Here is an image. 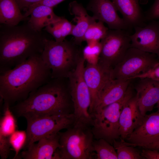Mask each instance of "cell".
Here are the masks:
<instances>
[{
	"instance_id": "1",
	"label": "cell",
	"mask_w": 159,
	"mask_h": 159,
	"mask_svg": "<svg viewBox=\"0 0 159 159\" xmlns=\"http://www.w3.org/2000/svg\"><path fill=\"white\" fill-rule=\"evenodd\" d=\"M51 78V70L41 54L32 56L12 69L0 72L1 99L11 106L26 99Z\"/></svg>"
},
{
	"instance_id": "2",
	"label": "cell",
	"mask_w": 159,
	"mask_h": 159,
	"mask_svg": "<svg viewBox=\"0 0 159 159\" xmlns=\"http://www.w3.org/2000/svg\"><path fill=\"white\" fill-rule=\"evenodd\" d=\"M18 117L25 114L64 115L74 108L68 78H52L31 93L25 100L10 106Z\"/></svg>"
},
{
	"instance_id": "3",
	"label": "cell",
	"mask_w": 159,
	"mask_h": 159,
	"mask_svg": "<svg viewBox=\"0 0 159 159\" xmlns=\"http://www.w3.org/2000/svg\"><path fill=\"white\" fill-rule=\"evenodd\" d=\"M47 39L28 22L0 26V72L10 69L29 58L41 54Z\"/></svg>"
},
{
	"instance_id": "4",
	"label": "cell",
	"mask_w": 159,
	"mask_h": 159,
	"mask_svg": "<svg viewBox=\"0 0 159 159\" xmlns=\"http://www.w3.org/2000/svg\"><path fill=\"white\" fill-rule=\"evenodd\" d=\"M81 46L73 40L61 42L46 39L41 57L51 70L52 78H68L83 56Z\"/></svg>"
},
{
	"instance_id": "5",
	"label": "cell",
	"mask_w": 159,
	"mask_h": 159,
	"mask_svg": "<svg viewBox=\"0 0 159 159\" xmlns=\"http://www.w3.org/2000/svg\"><path fill=\"white\" fill-rule=\"evenodd\" d=\"M59 134L60 146L54 153V159L95 158L91 127L74 125Z\"/></svg>"
},
{
	"instance_id": "6",
	"label": "cell",
	"mask_w": 159,
	"mask_h": 159,
	"mask_svg": "<svg viewBox=\"0 0 159 159\" xmlns=\"http://www.w3.org/2000/svg\"><path fill=\"white\" fill-rule=\"evenodd\" d=\"M131 84L124 96L119 100L92 113L91 130L95 139H103L113 145L120 138L119 118L123 107L134 95Z\"/></svg>"
},
{
	"instance_id": "7",
	"label": "cell",
	"mask_w": 159,
	"mask_h": 159,
	"mask_svg": "<svg viewBox=\"0 0 159 159\" xmlns=\"http://www.w3.org/2000/svg\"><path fill=\"white\" fill-rule=\"evenodd\" d=\"M22 117L27 121V139L24 150L31 144L47 136L56 135L63 129L72 126L73 114L64 115L25 114Z\"/></svg>"
},
{
	"instance_id": "8",
	"label": "cell",
	"mask_w": 159,
	"mask_h": 159,
	"mask_svg": "<svg viewBox=\"0 0 159 159\" xmlns=\"http://www.w3.org/2000/svg\"><path fill=\"white\" fill-rule=\"evenodd\" d=\"M85 61L83 56L80 59L76 69L68 78L74 105V125L91 127L93 120L89 112L91 96L83 75Z\"/></svg>"
},
{
	"instance_id": "9",
	"label": "cell",
	"mask_w": 159,
	"mask_h": 159,
	"mask_svg": "<svg viewBox=\"0 0 159 159\" xmlns=\"http://www.w3.org/2000/svg\"><path fill=\"white\" fill-rule=\"evenodd\" d=\"M159 64L155 54L130 47L122 60L111 70L112 79H134Z\"/></svg>"
},
{
	"instance_id": "10",
	"label": "cell",
	"mask_w": 159,
	"mask_h": 159,
	"mask_svg": "<svg viewBox=\"0 0 159 159\" xmlns=\"http://www.w3.org/2000/svg\"><path fill=\"white\" fill-rule=\"evenodd\" d=\"M130 35L128 30L109 29L100 41L101 51L97 63L112 70L122 60L131 47Z\"/></svg>"
},
{
	"instance_id": "11",
	"label": "cell",
	"mask_w": 159,
	"mask_h": 159,
	"mask_svg": "<svg viewBox=\"0 0 159 159\" xmlns=\"http://www.w3.org/2000/svg\"><path fill=\"white\" fill-rule=\"evenodd\" d=\"M143 27L134 28L131 35V47L156 54L159 58V22L150 21Z\"/></svg>"
},
{
	"instance_id": "12",
	"label": "cell",
	"mask_w": 159,
	"mask_h": 159,
	"mask_svg": "<svg viewBox=\"0 0 159 159\" xmlns=\"http://www.w3.org/2000/svg\"><path fill=\"white\" fill-rule=\"evenodd\" d=\"M87 9L92 12L97 20L106 23L110 29L129 30L123 19L120 18L114 4L110 0H89Z\"/></svg>"
},
{
	"instance_id": "13",
	"label": "cell",
	"mask_w": 159,
	"mask_h": 159,
	"mask_svg": "<svg viewBox=\"0 0 159 159\" xmlns=\"http://www.w3.org/2000/svg\"><path fill=\"white\" fill-rule=\"evenodd\" d=\"M126 140L135 147L159 141V112L146 114L142 124Z\"/></svg>"
},
{
	"instance_id": "14",
	"label": "cell",
	"mask_w": 159,
	"mask_h": 159,
	"mask_svg": "<svg viewBox=\"0 0 159 159\" xmlns=\"http://www.w3.org/2000/svg\"><path fill=\"white\" fill-rule=\"evenodd\" d=\"M111 70L98 63H87L85 66L83 75L90 94L91 102L89 112L91 115L99 93L107 82L112 79Z\"/></svg>"
},
{
	"instance_id": "15",
	"label": "cell",
	"mask_w": 159,
	"mask_h": 159,
	"mask_svg": "<svg viewBox=\"0 0 159 159\" xmlns=\"http://www.w3.org/2000/svg\"><path fill=\"white\" fill-rule=\"evenodd\" d=\"M139 79L134 89L139 109L144 116L159 101V81L148 78Z\"/></svg>"
},
{
	"instance_id": "16",
	"label": "cell",
	"mask_w": 159,
	"mask_h": 159,
	"mask_svg": "<svg viewBox=\"0 0 159 159\" xmlns=\"http://www.w3.org/2000/svg\"><path fill=\"white\" fill-rule=\"evenodd\" d=\"M132 80L111 79L109 80L99 93L91 115L121 99L125 94Z\"/></svg>"
},
{
	"instance_id": "17",
	"label": "cell",
	"mask_w": 159,
	"mask_h": 159,
	"mask_svg": "<svg viewBox=\"0 0 159 159\" xmlns=\"http://www.w3.org/2000/svg\"><path fill=\"white\" fill-rule=\"evenodd\" d=\"M144 116L139 108L135 94L124 105L119 118L120 138L126 140L142 123Z\"/></svg>"
},
{
	"instance_id": "18",
	"label": "cell",
	"mask_w": 159,
	"mask_h": 159,
	"mask_svg": "<svg viewBox=\"0 0 159 159\" xmlns=\"http://www.w3.org/2000/svg\"><path fill=\"white\" fill-rule=\"evenodd\" d=\"M59 132L31 144L21 152V157L24 159H54V153L60 146Z\"/></svg>"
},
{
	"instance_id": "19",
	"label": "cell",
	"mask_w": 159,
	"mask_h": 159,
	"mask_svg": "<svg viewBox=\"0 0 159 159\" xmlns=\"http://www.w3.org/2000/svg\"><path fill=\"white\" fill-rule=\"evenodd\" d=\"M112 1L117 11L122 14L130 30L135 27H143L146 25L145 14L139 5L140 0Z\"/></svg>"
},
{
	"instance_id": "20",
	"label": "cell",
	"mask_w": 159,
	"mask_h": 159,
	"mask_svg": "<svg viewBox=\"0 0 159 159\" xmlns=\"http://www.w3.org/2000/svg\"><path fill=\"white\" fill-rule=\"evenodd\" d=\"M68 10L70 14L74 16L73 20L76 23L71 35L73 37L74 42L81 46L86 31L90 24L96 20L89 15L83 5L76 1L69 4Z\"/></svg>"
},
{
	"instance_id": "21",
	"label": "cell",
	"mask_w": 159,
	"mask_h": 159,
	"mask_svg": "<svg viewBox=\"0 0 159 159\" xmlns=\"http://www.w3.org/2000/svg\"><path fill=\"white\" fill-rule=\"evenodd\" d=\"M53 8L42 4H36L29 7L24 14L30 17L28 21L29 25L35 30L41 32L50 24L59 20L62 17L56 15Z\"/></svg>"
},
{
	"instance_id": "22",
	"label": "cell",
	"mask_w": 159,
	"mask_h": 159,
	"mask_svg": "<svg viewBox=\"0 0 159 159\" xmlns=\"http://www.w3.org/2000/svg\"><path fill=\"white\" fill-rule=\"evenodd\" d=\"M16 0H0V23L8 26L18 25L21 21L28 20L21 12Z\"/></svg>"
},
{
	"instance_id": "23",
	"label": "cell",
	"mask_w": 159,
	"mask_h": 159,
	"mask_svg": "<svg viewBox=\"0 0 159 159\" xmlns=\"http://www.w3.org/2000/svg\"><path fill=\"white\" fill-rule=\"evenodd\" d=\"M120 140H115L113 143L118 159H142L141 152L135 148L132 143Z\"/></svg>"
},
{
	"instance_id": "24",
	"label": "cell",
	"mask_w": 159,
	"mask_h": 159,
	"mask_svg": "<svg viewBox=\"0 0 159 159\" xmlns=\"http://www.w3.org/2000/svg\"><path fill=\"white\" fill-rule=\"evenodd\" d=\"M16 122L10 105L4 102L3 114L0 120V135L9 137L16 130Z\"/></svg>"
},
{
	"instance_id": "25",
	"label": "cell",
	"mask_w": 159,
	"mask_h": 159,
	"mask_svg": "<svg viewBox=\"0 0 159 159\" xmlns=\"http://www.w3.org/2000/svg\"><path fill=\"white\" fill-rule=\"evenodd\" d=\"M93 148L95 152V159H118L113 146L103 139H94Z\"/></svg>"
},
{
	"instance_id": "26",
	"label": "cell",
	"mask_w": 159,
	"mask_h": 159,
	"mask_svg": "<svg viewBox=\"0 0 159 159\" xmlns=\"http://www.w3.org/2000/svg\"><path fill=\"white\" fill-rule=\"evenodd\" d=\"M109 29L102 21L96 20L92 23L86 31L83 41L87 44L100 42L106 36Z\"/></svg>"
},
{
	"instance_id": "27",
	"label": "cell",
	"mask_w": 159,
	"mask_h": 159,
	"mask_svg": "<svg viewBox=\"0 0 159 159\" xmlns=\"http://www.w3.org/2000/svg\"><path fill=\"white\" fill-rule=\"evenodd\" d=\"M101 51L100 42L87 44L82 49L83 56L87 63L97 64L98 62Z\"/></svg>"
},
{
	"instance_id": "28",
	"label": "cell",
	"mask_w": 159,
	"mask_h": 159,
	"mask_svg": "<svg viewBox=\"0 0 159 159\" xmlns=\"http://www.w3.org/2000/svg\"><path fill=\"white\" fill-rule=\"evenodd\" d=\"M26 131L16 130L9 137V142L11 146L15 152L13 159L18 157L20 151L24 148L27 139Z\"/></svg>"
},
{
	"instance_id": "29",
	"label": "cell",
	"mask_w": 159,
	"mask_h": 159,
	"mask_svg": "<svg viewBox=\"0 0 159 159\" xmlns=\"http://www.w3.org/2000/svg\"><path fill=\"white\" fill-rule=\"evenodd\" d=\"M50 24L44 28V30L52 35L54 38L55 41L61 42L64 39L62 37L61 28V20Z\"/></svg>"
},
{
	"instance_id": "30",
	"label": "cell",
	"mask_w": 159,
	"mask_h": 159,
	"mask_svg": "<svg viewBox=\"0 0 159 159\" xmlns=\"http://www.w3.org/2000/svg\"><path fill=\"white\" fill-rule=\"evenodd\" d=\"M9 137L0 135V155L1 159H6L9 156L11 146Z\"/></svg>"
},
{
	"instance_id": "31",
	"label": "cell",
	"mask_w": 159,
	"mask_h": 159,
	"mask_svg": "<svg viewBox=\"0 0 159 159\" xmlns=\"http://www.w3.org/2000/svg\"><path fill=\"white\" fill-rule=\"evenodd\" d=\"M144 14L146 21L159 19V0H155L150 8Z\"/></svg>"
},
{
	"instance_id": "32",
	"label": "cell",
	"mask_w": 159,
	"mask_h": 159,
	"mask_svg": "<svg viewBox=\"0 0 159 159\" xmlns=\"http://www.w3.org/2000/svg\"><path fill=\"white\" fill-rule=\"evenodd\" d=\"M145 78L159 81V64L147 72L137 76L134 79Z\"/></svg>"
},
{
	"instance_id": "33",
	"label": "cell",
	"mask_w": 159,
	"mask_h": 159,
	"mask_svg": "<svg viewBox=\"0 0 159 159\" xmlns=\"http://www.w3.org/2000/svg\"><path fill=\"white\" fill-rule=\"evenodd\" d=\"M60 23L62 36L63 39H65L67 36L71 34L74 25L63 17L61 20Z\"/></svg>"
},
{
	"instance_id": "34",
	"label": "cell",
	"mask_w": 159,
	"mask_h": 159,
	"mask_svg": "<svg viewBox=\"0 0 159 159\" xmlns=\"http://www.w3.org/2000/svg\"><path fill=\"white\" fill-rule=\"evenodd\" d=\"M141 155L143 159H159V151L156 149L144 148Z\"/></svg>"
},
{
	"instance_id": "35",
	"label": "cell",
	"mask_w": 159,
	"mask_h": 159,
	"mask_svg": "<svg viewBox=\"0 0 159 159\" xmlns=\"http://www.w3.org/2000/svg\"><path fill=\"white\" fill-rule=\"evenodd\" d=\"M42 0H16L21 11L25 12L31 6L39 3Z\"/></svg>"
},
{
	"instance_id": "36",
	"label": "cell",
	"mask_w": 159,
	"mask_h": 159,
	"mask_svg": "<svg viewBox=\"0 0 159 159\" xmlns=\"http://www.w3.org/2000/svg\"><path fill=\"white\" fill-rule=\"evenodd\" d=\"M65 0H42L40 2L34 5L42 4L53 8Z\"/></svg>"
},
{
	"instance_id": "37",
	"label": "cell",
	"mask_w": 159,
	"mask_h": 159,
	"mask_svg": "<svg viewBox=\"0 0 159 159\" xmlns=\"http://www.w3.org/2000/svg\"><path fill=\"white\" fill-rule=\"evenodd\" d=\"M143 148L156 149L159 151V141L140 146Z\"/></svg>"
},
{
	"instance_id": "38",
	"label": "cell",
	"mask_w": 159,
	"mask_h": 159,
	"mask_svg": "<svg viewBox=\"0 0 159 159\" xmlns=\"http://www.w3.org/2000/svg\"><path fill=\"white\" fill-rule=\"evenodd\" d=\"M149 0H140V3L143 4L147 3Z\"/></svg>"
},
{
	"instance_id": "39",
	"label": "cell",
	"mask_w": 159,
	"mask_h": 159,
	"mask_svg": "<svg viewBox=\"0 0 159 159\" xmlns=\"http://www.w3.org/2000/svg\"><path fill=\"white\" fill-rule=\"evenodd\" d=\"M157 108L158 110L157 111L159 112V101L157 103Z\"/></svg>"
}]
</instances>
